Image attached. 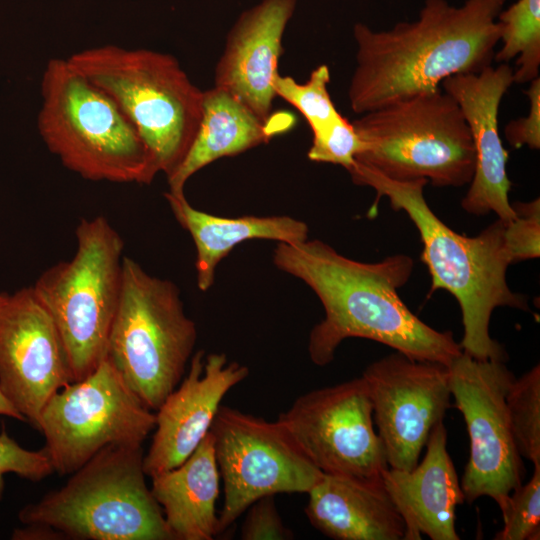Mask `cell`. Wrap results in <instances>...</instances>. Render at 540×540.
Here are the masks:
<instances>
[{"instance_id": "ac0fdd59", "label": "cell", "mask_w": 540, "mask_h": 540, "mask_svg": "<svg viewBox=\"0 0 540 540\" xmlns=\"http://www.w3.org/2000/svg\"><path fill=\"white\" fill-rule=\"evenodd\" d=\"M295 7L296 0H262L242 12L215 66L214 86L236 96L264 121L273 118V78Z\"/></svg>"}, {"instance_id": "8992f818", "label": "cell", "mask_w": 540, "mask_h": 540, "mask_svg": "<svg viewBox=\"0 0 540 540\" xmlns=\"http://www.w3.org/2000/svg\"><path fill=\"white\" fill-rule=\"evenodd\" d=\"M142 446L111 445L73 472L59 489L18 513L74 540H173L148 487Z\"/></svg>"}, {"instance_id": "2e32d148", "label": "cell", "mask_w": 540, "mask_h": 540, "mask_svg": "<svg viewBox=\"0 0 540 540\" xmlns=\"http://www.w3.org/2000/svg\"><path fill=\"white\" fill-rule=\"evenodd\" d=\"M248 374L247 366L229 362L225 353L195 352L187 375L156 410L145 474L152 477L184 462L210 431L224 396Z\"/></svg>"}, {"instance_id": "484cf974", "label": "cell", "mask_w": 540, "mask_h": 540, "mask_svg": "<svg viewBox=\"0 0 540 540\" xmlns=\"http://www.w3.org/2000/svg\"><path fill=\"white\" fill-rule=\"evenodd\" d=\"M329 83L330 70L326 64L317 66L302 84L279 72L273 78L276 96L294 106L304 116L312 132L341 115L330 97Z\"/></svg>"}, {"instance_id": "5bb4252c", "label": "cell", "mask_w": 540, "mask_h": 540, "mask_svg": "<svg viewBox=\"0 0 540 540\" xmlns=\"http://www.w3.org/2000/svg\"><path fill=\"white\" fill-rule=\"evenodd\" d=\"M361 377L388 466L412 470L450 407L449 367L395 351L367 366Z\"/></svg>"}, {"instance_id": "f546056e", "label": "cell", "mask_w": 540, "mask_h": 540, "mask_svg": "<svg viewBox=\"0 0 540 540\" xmlns=\"http://www.w3.org/2000/svg\"><path fill=\"white\" fill-rule=\"evenodd\" d=\"M516 217L506 222V245L513 263L539 257L540 199L515 202Z\"/></svg>"}, {"instance_id": "d6986e66", "label": "cell", "mask_w": 540, "mask_h": 540, "mask_svg": "<svg viewBox=\"0 0 540 540\" xmlns=\"http://www.w3.org/2000/svg\"><path fill=\"white\" fill-rule=\"evenodd\" d=\"M421 463L412 470L387 468L382 482L405 523L404 540H459L456 508L464 495L447 451V430L437 423L426 442Z\"/></svg>"}, {"instance_id": "f1b7e54d", "label": "cell", "mask_w": 540, "mask_h": 540, "mask_svg": "<svg viewBox=\"0 0 540 540\" xmlns=\"http://www.w3.org/2000/svg\"><path fill=\"white\" fill-rule=\"evenodd\" d=\"M54 468L46 450H27L10 437L3 426L0 432V501L5 490L4 475L15 473L19 477L39 482L53 474Z\"/></svg>"}, {"instance_id": "e0dca14e", "label": "cell", "mask_w": 540, "mask_h": 540, "mask_svg": "<svg viewBox=\"0 0 540 540\" xmlns=\"http://www.w3.org/2000/svg\"><path fill=\"white\" fill-rule=\"evenodd\" d=\"M513 84V68L508 63L490 65L477 73L455 74L441 83L443 91L458 103L473 138L475 169L461 201L462 208L472 215L494 212L505 221L516 217L508 195V152L498 128L501 100Z\"/></svg>"}, {"instance_id": "7402d4cb", "label": "cell", "mask_w": 540, "mask_h": 540, "mask_svg": "<svg viewBox=\"0 0 540 540\" xmlns=\"http://www.w3.org/2000/svg\"><path fill=\"white\" fill-rule=\"evenodd\" d=\"M165 198L193 239L197 287L203 292L213 286L218 264L238 244L253 239L295 244L308 239L307 224L290 216L220 217L194 208L184 193L168 191Z\"/></svg>"}, {"instance_id": "9a60e30c", "label": "cell", "mask_w": 540, "mask_h": 540, "mask_svg": "<svg viewBox=\"0 0 540 540\" xmlns=\"http://www.w3.org/2000/svg\"><path fill=\"white\" fill-rule=\"evenodd\" d=\"M73 382L57 328L33 288L7 297L0 308V388L37 429L49 399Z\"/></svg>"}, {"instance_id": "52a82bcc", "label": "cell", "mask_w": 540, "mask_h": 540, "mask_svg": "<svg viewBox=\"0 0 540 540\" xmlns=\"http://www.w3.org/2000/svg\"><path fill=\"white\" fill-rule=\"evenodd\" d=\"M68 261L45 270L33 291L63 342L73 382L92 373L107 355L122 290L124 241L101 215L83 218Z\"/></svg>"}, {"instance_id": "d6a6232c", "label": "cell", "mask_w": 540, "mask_h": 540, "mask_svg": "<svg viewBox=\"0 0 540 540\" xmlns=\"http://www.w3.org/2000/svg\"><path fill=\"white\" fill-rule=\"evenodd\" d=\"M13 540H59L64 539L57 530L37 524H24L22 528H15L11 534Z\"/></svg>"}, {"instance_id": "8fae6325", "label": "cell", "mask_w": 540, "mask_h": 540, "mask_svg": "<svg viewBox=\"0 0 540 540\" xmlns=\"http://www.w3.org/2000/svg\"><path fill=\"white\" fill-rule=\"evenodd\" d=\"M210 433L224 488L219 534L256 500L308 493L323 476L277 420L221 405Z\"/></svg>"}, {"instance_id": "5b68a950", "label": "cell", "mask_w": 540, "mask_h": 540, "mask_svg": "<svg viewBox=\"0 0 540 540\" xmlns=\"http://www.w3.org/2000/svg\"><path fill=\"white\" fill-rule=\"evenodd\" d=\"M68 60L103 89L138 130L158 173L170 177L198 131L203 91L167 53L116 44L74 52Z\"/></svg>"}, {"instance_id": "277c9868", "label": "cell", "mask_w": 540, "mask_h": 540, "mask_svg": "<svg viewBox=\"0 0 540 540\" xmlns=\"http://www.w3.org/2000/svg\"><path fill=\"white\" fill-rule=\"evenodd\" d=\"M40 87L38 131L65 168L89 181H153L158 171L134 124L68 58L46 63Z\"/></svg>"}, {"instance_id": "836d02e7", "label": "cell", "mask_w": 540, "mask_h": 540, "mask_svg": "<svg viewBox=\"0 0 540 540\" xmlns=\"http://www.w3.org/2000/svg\"><path fill=\"white\" fill-rule=\"evenodd\" d=\"M0 415L26 422L25 417L12 405L0 388Z\"/></svg>"}, {"instance_id": "30bf717a", "label": "cell", "mask_w": 540, "mask_h": 540, "mask_svg": "<svg viewBox=\"0 0 540 540\" xmlns=\"http://www.w3.org/2000/svg\"><path fill=\"white\" fill-rule=\"evenodd\" d=\"M154 428L155 413L107 357L87 377L56 392L37 426L61 476L71 475L108 446H142Z\"/></svg>"}, {"instance_id": "7c38bea8", "label": "cell", "mask_w": 540, "mask_h": 540, "mask_svg": "<svg viewBox=\"0 0 540 540\" xmlns=\"http://www.w3.org/2000/svg\"><path fill=\"white\" fill-rule=\"evenodd\" d=\"M448 367L451 396L463 415L470 442L460 482L464 500L471 503L488 496L502 508L524 478L506 406L515 377L504 361L478 360L463 351Z\"/></svg>"}, {"instance_id": "1f68e13d", "label": "cell", "mask_w": 540, "mask_h": 540, "mask_svg": "<svg viewBox=\"0 0 540 540\" xmlns=\"http://www.w3.org/2000/svg\"><path fill=\"white\" fill-rule=\"evenodd\" d=\"M529 99V113L525 117L510 121L505 127L508 143L518 149L527 145L530 149L540 148V78L530 82L524 90Z\"/></svg>"}, {"instance_id": "9c48e42d", "label": "cell", "mask_w": 540, "mask_h": 540, "mask_svg": "<svg viewBox=\"0 0 540 540\" xmlns=\"http://www.w3.org/2000/svg\"><path fill=\"white\" fill-rule=\"evenodd\" d=\"M197 340L177 285L124 256L106 357L152 411L183 379Z\"/></svg>"}, {"instance_id": "603a6c76", "label": "cell", "mask_w": 540, "mask_h": 540, "mask_svg": "<svg viewBox=\"0 0 540 540\" xmlns=\"http://www.w3.org/2000/svg\"><path fill=\"white\" fill-rule=\"evenodd\" d=\"M151 479L173 540H212L219 534L220 474L210 431L184 462Z\"/></svg>"}, {"instance_id": "ffe728a7", "label": "cell", "mask_w": 540, "mask_h": 540, "mask_svg": "<svg viewBox=\"0 0 540 540\" xmlns=\"http://www.w3.org/2000/svg\"><path fill=\"white\" fill-rule=\"evenodd\" d=\"M309 522L335 540H404L405 523L381 479L324 474L307 493Z\"/></svg>"}, {"instance_id": "cb8c5ba5", "label": "cell", "mask_w": 540, "mask_h": 540, "mask_svg": "<svg viewBox=\"0 0 540 540\" xmlns=\"http://www.w3.org/2000/svg\"><path fill=\"white\" fill-rule=\"evenodd\" d=\"M497 22L502 45L493 60L498 64L516 58L514 84L530 83L539 77L540 0H517L502 9Z\"/></svg>"}, {"instance_id": "83f0119b", "label": "cell", "mask_w": 540, "mask_h": 540, "mask_svg": "<svg viewBox=\"0 0 540 540\" xmlns=\"http://www.w3.org/2000/svg\"><path fill=\"white\" fill-rule=\"evenodd\" d=\"M312 134L308 158L314 162L340 165L346 170L353 164L363 146L352 122L342 115Z\"/></svg>"}, {"instance_id": "e575fe53", "label": "cell", "mask_w": 540, "mask_h": 540, "mask_svg": "<svg viewBox=\"0 0 540 540\" xmlns=\"http://www.w3.org/2000/svg\"><path fill=\"white\" fill-rule=\"evenodd\" d=\"M7 297H8L7 294H0V308L2 307L4 302L6 301Z\"/></svg>"}, {"instance_id": "4fadbf2b", "label": "cell", "mask_w": 540, "mask_h": 540, "mask_svg": "<svg viewBox=\"0 0 540 540\" xmlns=\"http://www.w3.org/2000/svg\"><path fill=\"white\" fill-rule=\"evenodd\" d=\"M277 421L324 474L381 479L389 468L362 377L299 396Z\"/></svg>"}, {"instance_id": "ba28073f", "label": "cell", "mask_w": 540, "mask_h": 540, "mask_svg": "<svg viewBox=\"0 0 540 540\" xmlns=\"http://www.w3.org/2000/svg\"><path fill=\"white\" fill-rule=\"evenodd\" d=\"M363 146L354 162L397 181L436 187L469 184L475 148L458 103L441 89L361 114L352 122Z\"/></svg>"}, {"instance_id": "6da1fadb", "label": "cell", "mask_w": 540, "mask_h": 540, "mask_svg": "<svg viewBox=\"0 0 540 540\" xmlns=\"http://www.w3.org/2000/svg\"><path fill=\"white\" fill-rule=\"evenodd\" d=\"M272 259L280 271L303 281L324 308L325 316L312 328L307 347L317 366L329 364L339 345L354 337L446 366L462 353L450 331L427 325L400 298L398 289L407 283L414 266L408 255L361 262L321 240L307 239L278 242Z\"/></svg>"}, {"instance_id": "7a4b0ae2", "label": "cell", "mask_w": 540, "mask_h": 540, "mask_svg": "<svg viewBox=\"0 0 540 540\" xmlns=\"http://www.w3.org/2000/svg\"><path fill=\"white\" fill-rule=\"evenodd\" d=\"M507 0H425L414 21L375 31L353 27L356 66L348 88L352 111L363 114L388 104L440 90L455 74L492 65L500 40L497 22Z\"/></svg>"}, {"instance_id": "4316f807", "label": "cell", "mask_w": 540, "mask_h": 540, "mask_svg": "<svg viewBox=\"0 0 540 540\" xmlns=\"http://www.w3.org/2000/svg\"><path fill=\"white\" fill-rule=\"evenodd\" d=\"M526 484H521L509 495L500 508L503 528L496 540H538L540 537V463Z\"/></svg>"}, {"instance_id": "d4e9b609", "label": "cell", "mask_w": 540, "mask_h": 540, "mask_svg": "<svg viewBox=\"0 0 540 540\" xmlns=\"http://www.w3.org/2000/svg\"><path fill=\"white\" fill-rule=\"evenodd\" d=\"M506 406L511 433L521 457L540 463V366L514 379Z\"/></svg>"}, {"instance_id": "4dcf8cb0", "label": "cell", "mask_w": 540, "mask_h": 540, "mask_svg": "<svg viewBox=\"0 0 540 540\" xmlns=\"http://www.w3.org/2000/svg\"><path fill=\"white\" fill-rule=\"evenodd\" d=\"M248 513L241 528L243 540H287L293 538L281 519L274 496L256 500L248 507Z\"/></svg>"}, {"instance_id": "44dd1931", "label": "cell", "mask_w": 540, "mask_h": 540, "mask_svg": "<svg viewBox=\"0 0 540 540\" xmlns=\"http://www.w3.org/2000/svg\"><path fill=\"white\" fill-rule=\"evenodd\" d=\"M264 121L230 92L203 91L202 116L196 136L180 166L167 178L169 192L184 193L186 182L213 161L267 143L287 130L292 120Z\"/></svg>"}, {"instance_id": "3957f363", "label": "cell", "mask_w": 540, "mask_h": 540, "mask_svg": "<svg viewBox=\"0 0 540 540\" xmlns=\"http://www.w3.org/2000/svg\"><path fill=\"white\" fill-rule=\"evenodd\" d=\"M347 171L353 183L376 191L369 215L376 213L385 196L417 228L423 244L421 260L431 276L429 294L446 290L460 305L462 351L478 360L505 361L503 347L490 336L491 315L497 307L529 311L526 297L513 292L506 280L513 263L506 245L507 221L498 218L477 236L468 237L453 231L430 209L423 194L428 180L397 181L356 162Z\"/></svg>"}]
</instances>
